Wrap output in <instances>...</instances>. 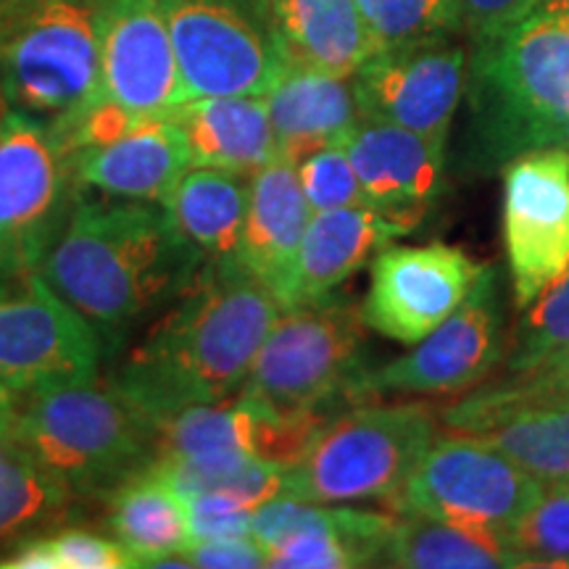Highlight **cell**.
Here are the masks:
<instances>
[{
  "mask_svg": "<svg viewBox=\"0 0 569 569\" xmlns=\"http://www.w3.org/2000/svg\"><path fill=\"white\" fill-rule=\"evenodd\" d=\"M567 488H569V480H567Z\"/></svg>",
  "mask_w": 569,
  "mask_h": 569,
  "instance_id": "cell-41",
  "label": "cell"
},
{
  "mask_svg": "<svg viewBox=\"0 0 569 569\" xmlns=\"http://www.w3.org/2000/svg\"><path fill=\"white\" fill-rule=\"evenodd\" d=\"M277 159L298 167L311 153L343 146L361 122L351 77L288 67L264 96Z\"/></svg>",
  "mask_w": 569,
  "mask_h": 569,
  "instance_id": "cell-21",
  "label": "cell"
},
{
  "mask_svg": "<svg viewBox=\"0 0 569 569\" xmlns=\"http://www.w3.org/2000/svg\"><path fill=\"white\" fill-rule=\"evenodd\" d=\"M190 98L267 96L288 69L269 0H163Z\"/></svg>",
  "mask_w": 569,
  "mask_h": 569,
  "instance_id": "cell-9",
  "label": "cell"
},
{
  "mask_svg": "<svg viewBox=\"0 0 569 569\" xmlns=\"http://www.w3.org/2000/svg\"><path fill=\"white\" fill-rule=\"evenodd\" d=\"M415 230L417 227L411 222L388 217L367 203L315 211L290 272L277 290L282 309L327 301L382 248Z\"/></svg>",
  "mask_w": 569,
  "mask_h": 569,
  "instance_id": "cell-19",
  "label": "cell"
},
{
  "mask_svg": "<svg viewBox=\"0 0 569 569\" xmlns=\"http://www.w3.org/2000/svg\"><path fill=\"white\" fill-rule=\"evenodd\" d=\"M517 567H569V488L551 482L522 517L503 530Z\"/></svg>",
  "mask_w": 569,
  "mask_h": 569,
  "instance_id": "cell-32",
  "label": "cell"
},
{
  "mask_svg": "<svg viewBox=\"0 0 569 569\" xmlns=\"http://www.w3.org/2000/svg\"><path fill=\"white\" fill-rule=\"evenodd\" d=\"M71 490L46 472L17 438H0V540L51 522Z\"/></svg>",
  "mask_w": 569,
  "mask_h": 569,
  "instance_id": "cell-29",
  "label": "cell"
},
{
  "mask_svg": "<svg viewBox=\"0 0 569 569\" xmlns=\"http://www.w3.org/2000/svg\"><path fill=\"white\" fill-rule=\"evenodd\" d=\"M377 46L440 38L461 27L459 0H356Z\"/></svg>",
  "mask_w": 569,
  "mask_h": 569,
  "instance_id": "cell-33",
  "label": "cell"
},
{
  "mask_svg": "<svg viewBox=\"0 0 569 569\" xmlns=\"http://www.w3.org/2000/svg\"><path fill=\"white\" fill-rule=\"evenodd\" d=\"M365 330L361 309L330 298L282 309L238 393L277 411H319L356 396L367 372Z\"/></svg>",
  "mask_w": 569,
  "mask_h": 569,
  "instance_id": "cell-7",
  "label": "cell"
},
{
  "mask_svg": "<svg viewBox=\"0 0 569 569\" xmlns=\"http://www.w3.org/2000/svg\"><path fill=\"white\" fill-rule=\"evenodd\" d=\"M538 3L540 0H459L461 27H467L475 42L490 40L528 19Z\"/></svg>",
  "mask_w": 569,
  "mask_h": 569,
  "instance_id": "cell-36",
  "label": "cell"
},
{
  "mask_svg": "<svg viewBox=\"0 0 569 569\" xmlns=\"http://www.w3.org/2000/svg\"><path fill=\"white\" fill-rule=\"evenodd\" d=\"M475 436L501 448L546 486L569 480V398L519 409Z\"/></svg>",
  "mask_w": 569,
  "mask_h": 569,
  "instance_id": "cell-28",
  "label": "cell"
},
{
  "mask_svg": "<svg viewBox=\"0 0 569 569\" xmlns=\"http://www.w3.org/2000/svg\"><path fill=\"white\" fill-rule=\"evenodd\" d=\"M538 6H543V9H569V0H540Z\"/></svg>",
  "mask_w": 569,
  "mask_h": 569,
  "instance_id": "cell-40",
  "label": "cell"
},
{
  "mask_svg": "<svg viewBox=\"0 0 569 569\" xmlns=\"http://www.w3.org/2000/svg\"><path fill=\"white\" fill-rule=\"evenodd\" d=\"M543 488L546 482L490 440L451 430L436 436L390 503L398 515H425L503 536Z\"/></svg>",
  "mask_w": 569,
  "mask_h": 569,
  "instance_id": "cell-8",
  "label": "cell"
},
{
  "mask_svg": "<svg viewBox=\"0 0 569 569\" xmlns=\"http://www.w3.org/2000/svg\"><path fill=\"white\" fill-rule=\"evenodd\" d=\"M382 567L403 569H503L517 567L501 532L465 528L425 515H398Z\"/></svg>",
  "mask_w": 569,
  "mask_h": 569,
  "instance_id": "cell-27",
  "label": "cell"
},
{
  "mask_svg": "<svg viewBox=\"0 0 569 569\" xmlns=\"http://www.w3.org/2000/svg\"><path fill=\"white\" fill-rule=\"evenodd\" d=\"M17 393L9 390L0 382V438H13L19 422V407H17Z\"/></svg>",
  "mask_w": 569,
  "mask_h": 569,
  "instance_id": "cell-39",
  "label": "cell"
},
{
  "mask_svg": "<svg viewBox=\"0 0 569 569\" xmlns=\"http://www.w3.org/2000/svg\"><path fill=\"white\" fill-rule=\"evenodd\" d=\"M486 272L472 256L446 243L382 248L361 306L369 330L415 346L467 301Z\"/></svg>",
  "mask_w": 569,
  "mask_h": 569,
  "instance_id": "cell-15",
  "label": "cell"
},
{
  "mask_svg": "<svg viewBox=\"0 0 569 569\" xmlns=\"http://www.w3.org/2000/svg\"><path fill=\"white\" fill-rule=\"evenodd\" d=\"M59 569H124L138 567L132 553L117 538H103L90 530H61L48 536Z\"/></svg>",
  "mask_w": 569,
  "mask_h": 569,
  "instance_id": "cell-35",
  "label": "cell"
},
{
  "mask_svg": "<svg viewBox=\"0 0 569 569\" xmlns=\"http://www.w3.org/2000/svg\"><path fill=\"white\" fill-rule=\"evenodd\" d=\"M206 261L161 203L77 201L40 272L96 330L117 332L180 298Z\"/></svg>",
  "mask_w": 569,
  "mask_h": 569,
  "instance_id": "cell-2",
  "label": "cell"
},
{
  "mask_svg": "<svg viewBox=\"0 0 569 569\" xmlns=\"http://www.w3.org/2000/svg\"><path fill=\"white\" fill-rule=\"evenodd\" d=\"M77 182L122 201L163 203L190 169L188 146L169 117L142 119L122 138L71 156Z\"/></svg>",
  "mask_w": 569,
  "mask_h": 569,
  "instance_id": "cell-20",
  "label": "cell"
},
{
  "mask_svg": "<svg viewBox=\"0 0 569 569\" xmlns=\"http://www.w3.org/2000/svg\"><path fill=\"white\" fill-rule=\"evenodd\" d=\"M503 248L519 309L569 267V151L546 148L503 167Z\"/></svg>",
  "mask_w": 569,
  "mask_h": 569,
  "instance_id": "cell-14",
  "label": "cell"
},
{
  "mask_svg": "<svg viewBox=\"0 0 569 569\" xmlns=\"http://www.w3.org/2000/svg\"><path fill=\"white\" fill-rule=\"evenodd\" d=\"M467 92L469 159L480 169L546 148L569 151V9L538 6L511 30L480 40Z\"/></svg>",
  "mask_w": 569,
  "mask_h": 569,
  "instance_id": "cell-3",
  "label": "cell"
},
{
  "mask_svg": "<svg viewBox=\"0 0 569 569\" xmlns=\"http://www.w3.org/2000/svg\"><path fill=\"white\" fill-rule=\"evenodd\" d=\"M74 180L51 124L19 111L0 117V277L42 267L77 203Z\"/></svg>",
  "mask_w": 569,
  "mask_h": 569,
  "instance_id": "cell-10",
  "label": "cell"
},
{
  "mask_svg": "<svg viewBox=\"0 0 569 569\" xmlns=\"http://www.w3.org/2000/svg\"><path fill=\"white\" fill-rule=\"evenodd\" d=\"M425 403H372L327 419L284 469L282 496L306 503L393 501L436 440Z\"/></svg>",
  "mask_w": 569,
  "mask_h": 569,
  "instance_id": "cell-5",
  "label": "cell"
},
{
  "mask_svg": "<svg viewBox=\"0 0 569 569\" xmlns=\"http://www.w3.org/2000/svg\"><path fill=\"white\" fill-rule=\"evenodd\" d=\"M396 519L375 511L330 509L277 496L251 515V536L277 569H348L382 565Z\"/></svg>",
  "mask_w": 569,
  "mask_h": 569,
  "instance_id": "cell-17",
  "label": "cell"
},
{
  "mask_svg": "<svg viewBox=\"0 0 569 569\" xmlns=\"http://www.w3.org/2000/svg\"><path fill=\"white\" fill-rule=\"evenodd\" d=\"M111 530L138 567H190L184 557L193 543L190 509L180 490L151 467L117 490Z\"/></svg>",
  "mask_w": 569,
  "mask_h": 569,
  "instance_id": "cell-25",
  "label": "cell"
},
{
  "mask_svg": "<svg viewBox=\"0 0 569 569\" xmlns=\"http://www.w3.org/2000/svg\"><path fill=\"white\" fill-rule=\"evenodd\" d=\"M101 0H0V103L63 130L103 98Z\"/></svg>",
  "mask_w": 569,
  "mask_h": 569,
  "instance_id": "cell-4",
  "label": "cell"
},
{
  "mask_svg": "<svg viewBox=\"0 0 569 569\" xmlns=\"http://www.w3.org/2000/svg\"><path fill=\"white\" fill-rule=\"evenodd\" d=\"M101 338L40 269L0 277V382L13 393L96 382Z\"/></svg>",
  "mask_w": 569,
  "mask_h": 569,
  "instance_id": "cell-11",
  "label": "cell"
},
{
  "mask_svg": "<svg viewBox=\"0 0 569 569\" xmlns=\"http://www.w3.org/2000/svg\"><path fill=\"white\" fill-rule=\"evenodd\" d=\"M98 46L106 101L134 119L169 117L188 101L163 0H101Z\"/></svg>",
  "mask_w": 569,
  "mask_h": 569,
  "instance_id": "cell-16",
  "label": "cell"
},
{
  "mask_svg": "<svg viewBox=\"0 0 569 569\" xmlns=\"http://www.w3.org/2000/svg\"><path fill=\"white\" fill-rule=\"evenodd\" d=\"M380 369H367L356 396H453L478 388L503 359V322L496 272H486L465 303Z\"/></svg>",
  "mask_w": 569,
  "mask_h": 569,
  "instance_id": "cell-12",
  "label": "cell"
},
{
  "mask_svg": "<svg viewBox=\"0 0 569 569\" xmlns=\"http://www.w3.org/2000/svg\"><path fill=\"white\" fill-rule=\"evenodd\" d=\"M190 567L209 569H251L267 567V553L256 543L253 536L217 538V540H193L184 551Z\"/></svg>",
  "mask_w": 569,
  "mask_h": 569,
  "instance_id": "cell-37",
  "label": "cell"
},
{
  "mask_svg": "<svg viewBox=\"0 0 569 569\" xmlns=\"http://www.w3.org/2000/svg\"><path fill=\"white\" fill-rule=\"evenodd\" d=\"M296 172L311 211H330L367 203L365 190H361V182L353 172L351 159H348L343 146H332L325 148V151L311 153L309 159L298 163Z\"/></svg>",
  "mask_w": 569,
  "mask_h": 569,
  "instance_id": "cell-34",
  "label": "cell"
},
{
  "mask_svg": "<svg viewBox=\"0 0 569 569\" xmlns=\"http://www.w3.org/2000/svg\"><path fill=\"white\" fill-rule=\"evenodd\" d=\"M13 438L69 490H96L138 472L153 427L117 388L82 382L27 396Z\"/></svg>",
  "mask_w": 569,
  "mask_h": 569,
  "instance_id": "cell-6",
  "label": "cell"
},
{
  "mask_svg": "<svg viewBox=\"0 0 569 569\" xmlns=\"http://www.w3.org/2000/svg\"><path fill=\"white\" fill-rule=\"evenodd\" d=\"M169 119L188 146L190 167L253 177L277 159L264 96L190 98Z\"/></svg>",
  "mask_w": 569,
  "mask_h": 569,
  "instance_id": "cell-22",
  "label": "cell"
},
{
  "mask_svg": "<svg viewBox=\"0 0 569 569\" xmlns=\"http://www.w3.org/2000/svg\"><path fill=\"white\" fill-rule=\"evenodd\" d=\"M351 82L361 117L446 146L467 92V53L448 34L398 42L380 48Z\"/></svg>",
  "mask_w": 569,
  "mask_h": 569,
  "instance_id": "cell-13",
  "label": "cell"
},
{
  "mask_svg": "<svg viewBox=\"0 0 569 569\" xmlns=\"http://www.w3.org/2000/svg\"><path fill=\"white\" fill-rule=\"evenodd\" d=\"M282 315L272 288L240 267H203L119 367L113 388L151 427L243 388Z\"/></svg>",
  "mask_w": 569,
  "mask_h": 569,
  "instance_id": "cell-1",
  "label": "cell"
},
{
  "mask_svg": "<svg viewBox=\"0 0 569 569\" xmlns=\"http://www.w3.org/2000/svg\"><path fill=\"white\" fill-rule=\"evenodd\" d=\"M565 398H569V351L551 365L536 369V372L507 377V380H498L496 386L467 396L465 401L448 407L440 415V422L451 430L475 436V432H482L486 427L515 415L519 409L565 401Z\"/></svg>",
  "mask_w": 569,
  "mask_h": 569,
  "instance_id": "cell-30",
  "label": "cell"
},
{
  "mask_svg": "<svg viewBox=\"0 0 569 569\" xmlns=\"http://www.w3.org/2000/svg\"><path fill=\"white\" fill-rule=\"evenodd\" d=\"M311 213L315 211L306 201L293 163L269 161L248 182L238 267L272 288L277 296L293 264Z\"/></svg>",
  "mask_w": 569,
  "mask_h": 569,
  "instance_id": "cell-23",
  "label": "cell"
},
{
  "mask_svg": "<svg viewBox=\"0 0 569 569\" xmlns=\"http://www.w3.org/2000/svg\"><path fill=\"white\" fill-rule=\"evenodd\" d=\"M369 206L422 224L446 184V146L398 124L361 119L343 140Z\"/></svg>",
  "mask_w": 569,
  "mask_h": 569,
  "instance_id": "cell-18",
  "label": "cell"
},
{
  "mask_svg": "<svg viewBox=\"0 0 569 569\" xmlns=\"http://www.w3.org/2000/svg\"><path fill=\"white\" fill-rule=\"evenodd\" d=\"M0 569H59V561L53 557L48 538H34L0 559Z\"/></svg>",
  "mask_w": 569,
  "mask_h": 569,
  "instance_id": "cell-38",
  "label": "cell"
},
{
  "mask_svg": "<svg viewBox=\"0 0 569 569\" xmlns=\"http://www.w3.org/2000/svg\"><path fill=\"white\" fill-rule=\"evenodd\" d=\"M161 206L206 264L238 267L248 209L243 174L190 167Z\"/></svg>",
  "mask_w": 569,
  "mask_h": 569,
  "instance_id": "cell-26",
  "label": "cell"
},
{
  "mask_svg": "<svg viewBox=\"0 0 569 569\" xmlns=\"http://www.w3.org/2000/svg\"><path fill=\"white\" fill-rule=\"evenodd\" d=\"M288 67L353 77L380 51L356 0H269Z\"/></svg>",
  "mask_w": 569,
  "mask_h": 569,
  "instance_id": "cell-24",
  "label": "cell"
},
{
  "mask_svg": "<svg viewBox=\"0 0 569 569\" xmlns=\"http://www.w3.org/2000/svg\"><path fill=\"white\" fill-rule=\"evenodd\" d=\"M522 311L501 380L536 372L569 351V267Z\"/></svg>",
  "mask_w": 569,
  "mask_h": 569,
  "instance_id": "cell-31",
  "label": "cell"
}]
</instances>
